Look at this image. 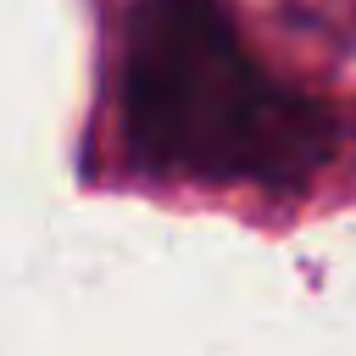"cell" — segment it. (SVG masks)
Masks as SVG:
<instances>
[{"mask_svg": "<svg viewBox=\"0 0 356 356\" xmlns=\"http://www.w3.org/2000/svg\"><path fill=\"white\" fill-rule=\"evenodd\" d=\"M122 117L156 172L200 184H300L339 145V122L256 61L222 0H139Z\"/></svg>", "mask_w": 356, "mask_h": 356, "instance_id": "obj_1", "label": "cell"}, {"mask_svg": "<svg viewBox=\"0 0 356 356\" xmlns=\"http://www.w3.org/2000/svg\"><path fill=\"white\" fill-rule=\"evenodd\" d=\"M312 28H323V33H334V39H345V44H356V0H289Z\"/></svg>", "mask_w": 356, "mask_h": 356, "instance_id": "obj_2", "label": "cell"}]
</instances>
